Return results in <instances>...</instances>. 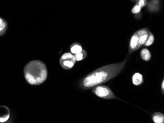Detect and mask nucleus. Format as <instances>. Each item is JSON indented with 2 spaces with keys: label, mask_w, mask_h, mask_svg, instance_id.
I'll use <instances>...</instances> for the list:
<instances>
[{
  "label": "nucleus",
  "mask_w": 164,
  "mask_h": 123,
  "mask_svg": "<svg viewBox=\"0 0 164 123\" xmlns=\"http://www.w3.org/2000/svg\"><path fill=\"white\" fill-rule=\"evenodd\" d=\"M127 58L123 62L109 64L93 71L84 78L80 82V87L84 90L90 89L114 78L122 72Z\"/></svg>",
  "instance_id": "obj_1"
},
{
  "label": "nucleus",
  "mask_w": 164,
  "mask_h": 123,
  "mask_svg": "<svg viewBox=\"0 0 164 123\" xmlns=\"http://www.w3.org/2000/svg\"><path fill=\"white\" fill-rule=\"evenodd\" d=\"M24 73L26 80L31 85L41 84L47 78L46 66L38 60H33L27 63L24 67Z\"/></svg>",
  "instance_id": "obj_2"
},
{
  "label": "nucleus",
  "mask_w": 164,
  "mask_h": 123,
  "mask_svg": "<svg viewBox=\"0 0 164 123\" xmlns=\"http://www.w3.org/2000/svg\"><path fill=\"white\" fill-rule=\"evenodd\" d=\"M94 95L104 99H118L112 90L108 87L105 85H97L93 87L92 90Z\"/></svg>",
  "instance_id": "obj_3"
},
{
  "label": "nucleus",
  "mask_w": 164,
  "mask_h": 123,
  "mask_svg": "<svg viewBox=\"0 0 164 123\" xmlns=\"http://www.w3.org/2000/svg\"><path fill=\"white\" fill-rule=\"evenodd\" d=\"M77 62L75 56L71 53H66L62 55L60 59V63L63 68L69 70L72 68Z\"/></svg>",
  "instance_id": "obj_4"
},
{
  "label": "nucleus",
  "mask_w": 164,
  "mask_h": 123,
  "mask_svg": "<svg viewBox=\"0 0 164 123\" xmlns=\"http://www.w3.org/2000/svg\"><path fill=\"white\" fill-rule=\"evenodd\" d=\"M149 32V30L148 28H140L136 32L139 37V42L140 47V48L142 47L145 45L146 40H148Z\"/></svg>",
  "instance_id": "obj_5"
},
{
  "label": "nucleus",
  "mask_w": 164,
  "mask_h": 123,
  "mask_svg": "<svg viewBox=\"0 0 164 123\" xmlns=\"http://www.w3.org/2000/svg\"><path fill=\"white\" fill-rule=\"evenodd\" d=\"M140 48L139 42V37L136 32H135L131 37L129 45L128 54L130 55L132 53L134 52L138 49Z\"/></svg>",
  "instance_id": "obj_6"
},
{
  "label": "nucleus",
  "mask_w": 164,
  "mask_h": 123,
  "mask_svg": "<svg viewBox=\"0 0 164 123\" xmlns=\"http://www.w3.org/2000/svg\"><path fill=\"white\" fill-rule=\"evenodd\" d=\"M10 116V111L8 108L4 106H0V123L7 121Z\"/></svg>",
  "instance_id": "obj_7"
},
{
  "label": "nucleus",
  "mask_w": 164,
  "mask_h": 123,
  "mask_svg": "<svg viewBox=\"0 0 164 123\" xmlns=\"http://www.w3.org/2000/svg\"><path fill=\"white\" fill-rule=\"evenodd\" d=\"M132 83L136 86H140L144 83V77L140 73H136L133 75L132 78Z\"/></svg>",
  "instance_id": "obj_8"
},
{
  "label": "nucleus",
  "mask_w": 164,
  "mask_h": 123,
  "mask_svg": "<svg viewBox=\"0 0 164 123\" xmlns=\"http://www.w3.org/2000/svg\"><path fill=\"white\" fill-rule=\"evenodd\" d=\"M83 50L81 44L79 43H73L70 47V50L71 53L73 55H76L80 53Z\"/></svg>",
  "instance_id": "obj_9"
},
{
  "label": "nucleus",
  "mask_w": 164,
  "mask_h": 123,
  "mask_svg": "<svg viewBox=\"0 0 164 123\" xmlns=\"http://www.w3.org/2000/svg\"><path fill=\"white\" fill-rule=\"evenodd\" d=\"M140 57L145 62H149L151 58V53L149 49L145 48L140 51Z\"/></svg>",
  "instance_id": "obj_10"
},
{
  "label": "nucleus",
  "mask_w": 164,
  "mask_h": 123,
  "mask_svg": "<svg viewBox=\"0 0 164 123\" xmlns=\"http://www.w3.org/2000/svg\"><path fill=\"white\" fill-rule=\"evenodd\" d=\"M152 121L155 123H163L164 122V114L155 112L152 115Z\"/></svg>",
  "instance_id": "obj_11"
},
{
  "label": "nucleus",
  "mask_w": 164,
  "mask_h": 123,
  "mask_svg": "<svg viewBox=\"0 0 164 123\" xmlns=\"http://www.w3.org/2000/svg\"><path fill=\"white\" fill-rule=\"evenodd\" d=\"M8 24L5 19L0 17V36H3L6 32Z\"/></svg>",
  "instance_id": "obj_12"
},
{
  "label": "nucleus",
  "mask_w": 164,
  "mask_h": 123,
  "mask_svg": "<svg viewBox=\"0 0 164 123\" xmlns=\"http://www.w3.org/2000/svg\"><path fill=\"white\" fill-rule=\"evenodd\" d=\"M76 61L80 62V61H83L84 59L86 58L87 56V53L86 50H83L80 53L74 55Z\"/></svg>",
  "instance_id": "obj_13"
},
{
  "label": "nucleus",
  "mask_w": 164,
  "mask_h": 123,
  "mask_svg": "<svg viewBox=\"0 0 164 123\" xmlns=\"http://www.w3.org/2000/svg\"><path fill=\"white\" fill-rule=\"evenodd\" d=\"M154 40V36L153 34L151 32H149V37H148V40H146L145 44L144 45V46L146 47H149L150 46H151V45L153 44Z\"/></svg>",
  "instance_id": "obj_14"
},
{
  "label": "nucleus",
  "mask_w": 164,
  "mask_h": 123,
  "mask_svg": "<svg viewBox=\"0 0 164 123\" xmlns=\"http://www.w3.org/2000/svg\"><path fill=\"white\" fill-rule=\"evenodd\" d=\"M141 10H142V8H141L140 6H139L138 5H136L135 6L132 8V10H131V12H132L133 14H138V13H139L140 12Z\"/></svg>",
  "instance_id": "obj_15"
},
{
  "label": "nucleus",
  "mask_w": 164,
  "mask_h": 123,
  "mask_svg": "<svg viewBox=\"0 0 164 123\" xmlns=\"http://www.w3.org/2000/svg\"><path fill=\"white\" fill-rule=\"evenodd\" d=\"M148 3L147 0H137V4L139 6H140L141 8L146 6Z\"/></svg>",
  "instance_id": "obj_16"
},
{
  "label": "nucleus",
  "mask_w": 164,
  "mask_h": 123,
  "mask_svg": "<svg viewBox=\"0 0 164 123\" xmlns=\"http://www.w3.org/2000/svg\"><path fill=\"white\" fill-rule=\"evenodd\" d=\"M161 89H162V92L163 94H164V80L163 79L162 81V84H161Z\"/></svg>",
  "instance_id": "obj_17"
}]
</instances>
